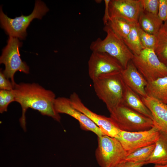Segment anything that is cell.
<instances>
[{"label":"cell","instance_id":"obj_32","mask_svg":"<svg viewBox=\"0 0 167 167\" xmlns=\"http://www.w3.org/2000/svg\"><path fill=\"white\" fill-rule=\"evenodd\" d=\"M166 66H167V63H166Z\"/></svg>","mask_w":167,"mask_h":167},{"label":"cell","instance_id":"obj_18","mask_svg":"<svg viewBox=\"0 0 167 167\" xmlns=\"http://www.w3.org/2000/svg\"><path fill=\"white\" fill-rule=\"evenodd\" d=\"M145 92L147 96L167 105V76L148 82Z\"/></svg>","mask_w":167,"mask_h":167},{"label":"cell","instance_id":"obj_3","mask_svg":"<svg viewBox=\"0 0 167 167\" xmlns=\"http://www.w3.org/2000/svg\"><path fill=\"white\" fill-rule=\"evenodd\" d=\"M103 30L106 33L103 40L98 38L92 42L90 48L92 52L107 53L117 59L124 69L134 56L121 37L107 24L105 25Z\"/></svg>","mask_w":167,"mask_h":167},{"label":"cell","instance_id":"obj_30","mask_svg":"<svg viewBox=\"0 0 167 167\" xmlns=\"http://www.w3.org/2000/svg\"><path fill=\"white\" fill-rule=\"evenodd\" d=\"M110 1V0H104L105 8L104 15L103 18V20L104 25H106L107 23L110 19L109 10V5Z\"/></svg>","mask_w":167,"mask_h":167},{"label":"cell","instance_id":"obj_17","mask_svg":"<svg viewBox=\"0 0 167 167\" xmlns=\"http://www.w3.org/2000/svg\"><path fill=\"white\" fill-rule=\"evenodd\" d=\"M153 152L145 165H167V133L160 131Z\"/></svg>","mask_w":167,"mask_h":167},{"label":"cell","instance_id":"obj_28","mask_svg":"<svg viewBox=\"0 0 167 167\" xmlns=\"http://www.w3.org/2000/svg\"><path fill=\"white\" fill-rule=\"evenodd\" d=\"M14 86L11 81L9 80L4 74L2 69L0 71V89L1 90H11Z\"/></svg>","mask_w":167,"mask_h":167},{"label":"cell","instance_id":"obj_22","mask_svg":"<svg viewBox=\"0 0 167 167\" xmlns=\"http://www.w3.org/2000/svg\"><path fill=\"white\" fill-rule=\"evenodd\" d=\"M135 23H133L123 18L115 17L110 18L106 24L123 39L129 33Z\"/></svg>","mask_w":167,"mask_h":167},{"label":"cell","instance_id":"obj_2","mask_svg":"<svg viewBox=\"0 0 167 167\" xmlns=\"http://www.w3.org/2000/svg\"><path fill=\"white\" fill-rule=\"evenodd\" d=\"M92 81L96 95L110 113L122 104L126 85L121 72L101 75Z\"/></svg>","mask_w":167,"mask_h":167},{"label":"cell","instance_id":"obj_16","mask_svg":"<svg viewBox=\"0 0 167 167\" xmlns=\"http://www.w3.org/2000/svg\"><path fill=\"white\" fill-rule=\"evenodd\" d=\"M152 120V113L139 95L126 86L122 104Z\"/></svg>","mask_w":167,"mask_h":167},{"label":"cell","instance_id":"obj_15","mask_svg":"<svg viewBox=\"0 0 167 167\" xmlns=\"http://www.w3.org/2000/svg\"><path fill=\"white\" fill-rule=\"evenodd\" d=\"M140 97L152 113L154 125L167 133V105L147 96Z\"/></svg>","mask_w":167,"mask_h":167},{"label":"cell","instance_id":"obj_9","mask_svg":"<svg viewBox=\"0 0 167 167\" xmlns=\"http://www.w3.org/2000/svg\"><path fill=\"white\" fill-rule=\"evenodd\" d=\"M160 131L156 126L148 130L127 132L120 130L116 138L128 155L140 148L155 143L160 135Z\"/></svg>","mask_w":167,"mask_h":167},{"label":"cell","instance_id":"obj_27","mask_svg":"<svg viewBox=\"0 0 167 167\" xmlns=\"http://www.w3.org/2000/svg\"><path fill=\"white\" fill-rule=\"evenodd\" d=\"M158 15L163 22H167V0H159Z\"/></svg>","mask_w":167,"mask_h":167},{"label":"cell","instance_id":"obj_13","mask_svg":"<svg viewBox=\"0 0 167 167\" xmlns=\"http://www.w3.org/2000/svg\"><path fill=\"white\" fill-rule=\"evenodd\" d=\"M143 8L140 0H110L109 10L110 18L120 17L138 23Z\"/></svg>","mask_w":167,"mask_h":167},{"label":"cell","instance_id":"obj_26","mask_svg":"<svg viewBox=\"0 0 167 167\" xmlns=\"http://www.w3.org/2000/svg\"><path fill=\"white\" fill-rule=\"evenodd\" d=\"M143 9L146 11L158 15L159 0H140Z\"/></svg>","mask_w":167,"mask_h":167},{"label":"cell","instance_id":"obj_10","mask_svg":"<svg viewBox=\"0 0 167 167\" xmlns=\"http://www.w3.org/2000/svg\"><path fill=\"white\" fill-rule=\"evenodd\" d=\"M88 72L92 80L99 76L115 72H121L123 69L120 62L108 54L92 52L88 61Z\"/></svg>","mask_w":167,"mask_h":167},{"label":"cell","instance_id":"obj_19","mask_svg":"<svg viewBox=\"0 0 167 167\" xmlns=\"http://www.w3.org/2000/svg\"><path fill=\"white\" fill-rule=\"evenodd\" d=\"M163 23L158 15L147 12L143 9L138 20L139 26L142 30L156 36Z\"/></svg>","mask_w":167,"mask_h":167},{"label":"cell","instance_id":"obj_21","mask_svg":"<svg viewBox=\"0 0 167 167\" xmlns=\"http://www.w3.org/2000/svg\"><path fill=\"white\" fill-rule=\"evenodd\" d=\"M138 23H135L128 35L123 40L134 55H139L144 49L140 41L139 34Z\"/></svg>","mask_w":167,"mask_h":167},{"label":"cell","instance_id":"obj_14","mask_svg":"<svg viewBox=\"0 0 167 167\" xmlns=\"http://www.w3.org/2000/svg\"><path fill=\"white\" fill-rule=\"evenodd\" d=\"M122 79L126 86L141 97L147 96L145 88L148 81L138 71L131 60L121 72Z\"/></svg>","mask_w":167,"mask_h":167},{"label":"cell","instance_id":"obj_4","mask_svg":"<svg viewBox=\"0 0 167 167\" xmlns=\"http://www.w3.org/2000/svg\"><path fill=\"white\" fill-rule=\"evenodd\" d=\"M1 27L9 36L24 40L27 35L26 30L30 23L35 18L41 19L49 11L45 4L41 0L35 1L32 12L28 15H23L15 18H11L5 14L2 8H0Z\"/></svg>","mask_w":167,"mask_h":167},{"label":"cell","instance_id":"obj_6","mask_svg":"<svg viewBox=\"0 0 167 167\" xmlns=\"http://www.w3.org/2000/svg\"><path fill=\"white\" fill-rule=\"evenodd\" d=\"M127 155L116 138L106 135L98 136L95 156L101 167H113L124 161Z\"/></svg>","mask_w":167,"mask_h":167},{"label":"cell","instance_id":"obj_29","mask_svg":"<svg viewBox=\"0 0 167 167\" xmlns=\"http://www.w3.org/2000/svg\"><path fill=\"white\" fill-rule=\"evenodd\" d=\"M145 165V162H133L124 161L113 167H142Z\"/></svg>","mask_w":167,"mask_h":167},{"label":"cell","instance_id":"obj_11","mask_svg":"<svg viewBox=\"0 0 167 167\" xmlns=\"http://www.w3.org/2000/svg\"><path fill=\"white\" fill-rule=\"evenodd\" d=\"M72 106L89 118L105 135L117 138L120 131L110 117L98 114L87 108L75 92L71 94L69 98Z\"/></svg>","mask_w":167,"mask_h":167},{"label":"cell","instance_id":"obj_7","mask_svg":"<svg viewBox=\"0 0 167 167\" xmlns=\"http://www.w3.org/2000/svg\"><path fill=\"white\" fill-rule=\"evenodd\" d=\"M7 45L3 49L0 57V63L5 66L3 71L6 77L10 79L14 87L16 83L14 76L17 71L25 74L29 73V68L20 57L19 48L22 45V42L18 38L9 36Z\"/></svg>","mask_w":167,"mask_h":167},{"label":"cell","instance_id":"obj_24","mask_svg":"<svg viewBox=\"0 0 167 167\" xmlns=\"http://www.w3.org/2000/svg\"><path fill=\"white\" fill-rule=\"evenodd\" d=\"M138 32L140 42L144 49L154 50L156 43V36L145 32L140 27Z\"/></svg>","mask_w":167,"mask_h":167},{"label":"cell","instance_id":"obj_12","mask_svg":"<svg viewBox=\"0 0 167 167\" xmlns=\"http://www.w3.org/2000/svg\"><path fill=\"white\" fill-rule=\"evenodd\" d=\"M54 107L58 113L66 114L77 120L84 130L91 131L98 136L105 135L89 118L72 106L69 98L64 97L56 98Z\"/></svg>","mask_w":167,"mask_h":167},{"label":"cell","instance_id":"obj_5","mask_svg":"<svg viewBox=\"0 0 167 167\" xmlns=\"http://www.w3.org/2000/svg\"><path fill=\"white\" fill-rule=\"evenodd\" d=\"M110 113V117L116 125L122 131H145L154 126L152 119L123 105L117 107Z\"/></svg>","mask_w":167,"mask_h":167},{"label":"cell","instance_id":"obj_25","mask_svg":"<svg viewBox=\"0 0 167 167\" xmlns=\"http://www.w3.org/2000/svg\"><path fill=\"white\" fill-rule=\"evenodd\" d=\"M14 101H15V97L13 89L11 90H0V113H2L6 111L8 105Z\"/></svg>","mask_w":167,"mask_h":167},{"label":"cell","instance_id":"obj_23","mask_svg":"<svg viewBox=\"0 0 167 167\" xmlns=\"http://www.w3.org/2000/svg\"><path fill=\"white\" fill-rule=\"evenodd\" d=\"M155 146L154 143L138 148L128 154L124 161L146 163L152 154Z\"/></svg>","mask_w":167,"mask_h":167},{"label":"cell","instance_id":"obj_20","mask_svg":"<svg viewBox=\"0 0 167 167\" xmlns=\"http://www.w3.org/2000/svg\"><path fill=\"white\" fill-rule=\"evenodd\" d=\"M156 36V41L154 52L161 61L166 65L167 63V22H163Z\"/></svg>","mask_w":167,"mask_h":167},{"label":"cell","instance_id":"obj_31","mask_svg":"<svg viewBox=\"0 0 167 167\" xmlns=\"http://www.w3.org/2000/svg\"><path fill=\"white\" fill-rule=\"evenodd\" d=\"M167 167V165H155L152 167Z\"/></svg>","mask_w":167,"mask_h":167},{"label":"cell","instance_id":"obj_8","mask_svg":"<svg viewBox=\"0 0 167 167\" xmlns=\"http://www.w3.org/2000/svg\"><path fill=\"white\" fill-rule=\"evenodd\" d=\"M131 61L148 82L167 76V66L159 60L154 50L144 49Z\"/></svg>","mask_w":167,"mask_h":167},{"label":"cell","instance_id":"obj_1","mask_svg":"<svg viewBox=\"0 0 167 167\" xmlns=\"http://www.w3.org/2000/svg\"><path fill=\"white\" fill-rule=\"evenodd\" d=\"M15 101L20 105L22 114L19 121L23 129L26 130L25 114L30 108L60 122L61 117L55 110L54 103L55 95L52 91L47 90L38 84L15 83L13 89Z\"/></svg>","mask_w":167,"mask_h":167}]
</instances>
